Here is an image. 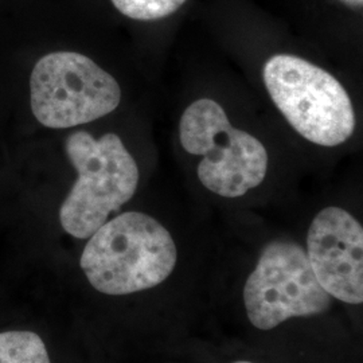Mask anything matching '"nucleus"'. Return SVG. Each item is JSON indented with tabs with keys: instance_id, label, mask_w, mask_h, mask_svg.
Instances as JSON below:
<instances>
[{
	"instance_id": "1",
	"label": "nucleus",
	"mask_w": 363,
	"mask_h": 363,
	"mask_svg": "<svg viewBox=\"0 0 363 363\" xmlns=\"http://www.w3.org/2000/svg\"><path fill=\"white\" fill-rule=\"evenodd\" d=\"M177 264V247L155 218L128 211L89 237L79 265L99 292L123 296L162 284Z\"/></svg>"
},
{
	"instance_id": "2",
	"label": "nucleus",
	"mask_w": 363,
	"mask_h": 363,
	"mask_svg": "<svg viewBox=\"0 0 363 363\" xmlns=\"http://www.w3.org/2000/svg\"><path fill=\"white\" fill-rule=\"evenodd\" d=\"M65 151L78 178L61 206L60 220L66 233L84 240L135 195L140 174L116 133L97 140L78 130L66 139Z\"/></svg>"
},
{
	"instance_id": "3",
	"label": "nucleus",
	"mask_w": 363,
	"mask_h": 363,
	"mask_svg": "<svg viewBox=\"0 0 363 363\" xmlns=\"http://www.w3.org/2000/svg\"><path fill=\"white\" fill-rule=\"evenodd\" d=\"M264 82L286 121L311 143L335 147L354 133L357 120L350 97L323 69L279 54L264 66Z\"/></svg>"
},
{
	"instance_id": "4",
	"label": "nucleus",
	"mask_w": 363,
	"mask_h": 363,
	"mask_svg": "<svg viewBox=\"0 0 363 363\" xmlns=\"http://www.w3.org/2000/svg\"><path fill=\"white\" fill-rule=\"evenodd\" d=\"M182 147L203 156L198 178L214 194L238 198L259 186L268 169V152L253 135L235 130L218 103L202 99L181 118Z\"/></svg>"
},
{
	"instance_id": "5",
	"label": "nucleus",
	"mask_w": 363,
	"mask_h": 363,
	"mask_svg": "<svg viewBox=\"0 0 363 363\" xmlns=\"http://www.w3.org/2000/svg\"><path fill=\"white\" fill-rule=\"evenodd\" d=\"M31 111L48 128H70L109 115L121 101L115 78L91 58L73 52H50L34 66Z\"/></svg>"
},
{
	"instance_id": "6",
	"label": "nucleus",
	"mask_w": 363,
	"mask_h": 363,
	"mask_svg": "<svg viewBox=\"0 0 363 363\" xmlns=\"http://www.w3.org/2000/svg\"><path fill=\"white\" fill-rule=\"evenodd\" d=\"M244 303L250 323L268 331L292 318L323 313L331 296L318 283L303 247L273 241L247 277Z\"/></svg>"
},
{
	"instance_id": "7",
	"label": "nucleus",
	"mask_w": 363,
	"mask_h": 363,
	"mask_svg": "<svg viewBox=\"0 0 363 363\" xmlns=\"http://www.w3.org/2000/svg\"><path fill=\"white\" fill-rule=\"evenodd\" d=\"M313 274L331 298L347 304L363 301V229L349 211L323 208L307 235Z\"/></svg>"
},
{
	"instance_id": "8",
	"label": "nucleus",
	"mask_w": 363,
	"mask_h": 363,
	"mask_svg": "<svg viewBox=\"0 0 363 363\" xmlns=\"http://www.w3.org/2000/svg\"><path fill=\"white\" fill-rule=\"evenodd\" d=\"M0 363H50V358L37 334L7 331L0 334Z\"/></svg>"
},
{
	"instance_id": "9",
	"label": "nucleus",
	"mask_w": 363,
	"mask_h": 363,
	"mask_svg": "<svg viewBox=\"0 0 363 363\" xmlns=\"http://www.w3.org/2000/svg\"><path fill=\"white\" fill-rule=\"evenodd\" d=\"M123 15L135 21H157L178 11L186 0H112Z\"/></svg>"
},
{
	"instance_id": "10",
	"label": "nucleus",
	"mask_w": 363,
	"mask_h": 363,
	"mask_svg": "<svg viewBox=\"0 0 363 363\" xmlns=\"http://www.w3.org/2000/svg\"><path fill=\"white\" fill-rule=\"evenodd\" d=\"M235 363H250V362H235Z\"/></svg>"
}]
</instances>
